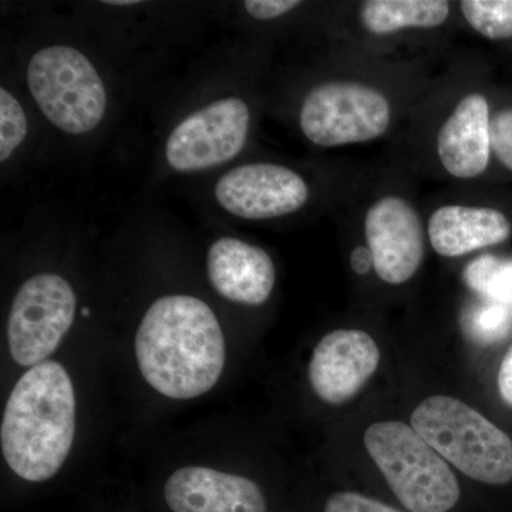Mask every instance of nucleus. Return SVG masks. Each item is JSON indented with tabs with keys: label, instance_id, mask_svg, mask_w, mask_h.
Instances as JSON below:
<instances>
[{
	"label": "nucleus",
	"instance_id": "f257e3e1",
	"mask_svg": "<svg viewBox=\"0 0 512 512\" xmlns=\"http://www.w3.org/2000/svg\"><path fill=\"white\" fill-rule=\"evenodd\" d=\"M136 357L146 382L165 397L210 392L225 366V339L207 303L188 295L157 299L141 320Z\"/></svg>",
	"mask_w": 512,
	"mask_h": 512
},
{
	"label": "nucleus",
	"instance_id": "f03ea898",
	"mask_svg": "<svg viewBox=\"0 0 512 512\" xmlns=\"http://www.w3.org/2000/svg\"><path fill=\"white\" fill-rule=\"evenodd\" d=\"M76 434L72 379L60 363L30 367L13 387L0 444L6 464L30 483L50 480L69 457Z\"/></svg>",
	"mask_w": 512,
	"mask_h": 512
},
{
	"label": "nucleus",
	"instance_id": "7ed1b4c3",
	"mask_svg": "<svg viewBox=\"0 0 512 512\" xmlns=\"http://www.w3.org/2000/svg\"><path fill=\"white\" fill-rule=\"evenodd\" d=\"M412 427L460 473L487 485L512 481V440L500 427L454 397H427L412 413Z\"/></svg>",
	"mask_w": 512,
	"mask_h": 512
},
{
	"label": "nucleus",
	"instance_id": "20e7f679",
	"mask_svg": "<svg viewBox=\"0 0 512 512\" xmlns=\"http://www.w3.org/2000/svg\"><path fill=\"white\" fill-rule=\"evenodd\" d=\"M363 441L404 511L456 510L461 501L460 481L412 426L402 421H377L367 427Z\"/></svg>",
	"mask_w": 512,
	"mask_h": 512
},
{
	"label": "nucleus",
	"instance_id": "39448f33",
	"mask_svg": "<svg viewBox=\"0 0 512 512\" xmlns=\"http://www.w3.org/2000/svg\"><path fill=\"white\" fill-rule=\"evenodd\" d=\"M28 84L50 123L69 134L99 126L106 114L107 93L93 63L69 46L39 50L28 64Z\"/></svg>",
	"mask_w": 512,
	"mask_h": 512
},
{
	"label": "nucleus",
	"instance_id": "423d86ee",
	"mask_svg": "<svg viewBox=\"0 0 512 512\" xmlns=\"http://www.w3.org/2000/svg\"><path fill=\"white\" fill-rule=\"evenodd\" d=\"M392 106L375 87L356 82L319 84L303 100L302 133L319 147L366 143L386 133Z\"/></svg>",
	"mask_w": 512,
	"mask_h": 512
},
{
	"label": "nucleus",
	"instance_id": "0eeeda50",
	"mask_svg": "<svg viewBox=\"0 0 512 512\" xmlns=\"http://www.w3.org/2000/svg\"><path fill=\"white\" fill-rule=\"evenodd\" d=\"M76 316V295L62 276L40 274L20 286L8 319V345L19 366L46 362Z\"/></svg>",
	"mask_w": 512,
	"mask_h": 512
},
{
	"label": "nucleus",
	"instance_id": "6e6552de",
	"mask_svg": "<svg viewBox=\"0 0 512 512\" xmlns=\"http://www.w3.org/2000/svg\"><path fill=\"white\" fill-rule=\"evenodd\" d=\"M249 120L248 104L238 97L217 100L195 111L168 137V165L180 173H191L227 163L244 148Z\"/></svg>",
	"mask_w": 512,
	"mask_h": 512
},
{
	"label": "nucleus",
	"instance_id": "1a4fd4ad",
	"mask_svg": "<svg viewBox=\"0 0 512 512\" xmlns=\"http://www.w3.org/2000/svg\"><path fill=\"white\" fill-rule=\"evenodd\" d=\"M365 238L380 281L403 285L419 272L426 251L419 212L397 195L380 198L366 212Z\"/></svg>",
	"mask_w": 512,
	"mask_h": 512
},
{
	"label": "nucleus",
	"instance_id": "9d476101",
	"mask_svg": "<svg viewBox=\"0 0 512 512\" xmlns=\"http://www.w3.org/2000/svg\"><path fill=\"white\" fill-rule=\"evenodd\" d=\"M218 204L235 217L271 220L301 210L309 187L284 165L258 163L232 168L215 185Z\"/></svg>",
	"mask_w": 512,
	"mask_h": 512
},
{
	"label": "nucleus",
	"instance_id": "9b49d317",
	"mask_svg": "<svg viewBox=\"0 0 512 512\" xmlns=\"http://www.w3.org/2000/svg\"><path fill=\"white\" fill-rule=\"evenodd\" d=\"M376 340L359 329H338L320 339L309 363V382L322 402L343 404L360 392L379 367Z\"/></svg>",
	"mask_w": 512,
	"mask_h": 512
},
{
	"label": "nucleus",
	"instance_id": "f8f14e48",
	"mask_svg": "<svg viewBox=\"0 0 512 512\" xmlns=\"http://www.w3.org/2000/svg\"><path fill=\"white\" fill-rule=\"evenodd\" d=\"M173 512H268L259 485L247 477L208 467H183L164 485Z\"/></svg>",
	"mask_w": 512,
	"mask_h": 512
},
{
	"label": "nucleus",
	"instance_id": "ddd939ff",
	"mask_svg": "<svg viewBox=\"0 0 512 512\" xmlns=\"http://www.w3.org/2000/svg\"><path fill=\"white\" fill-rule=\"evenodd\" d=\"M207 269L215 291L239 305H262L274 291L276 271L271 256L241 239H217L208 251Z\"/></svg>",
	"mask_w": 512,
	"mask_h": 512
},
{
	"label": "nucleus",
	"instance_id": "4468645a",
	"mask_svg": "<svg viewBox=\"0 0 512 512\" xmlns=\"http://www.w3.org/2000/svg\"><path fill=\"white\" fill-rule=\"evenodd\" d=\"M490 106L483 94H467L458 101L437 136V153L444 170L458 180H471L490 163Z\"/></svg>",
	"mask_w": 512,
	"mask_h": 512
},
{
	"label": "nucleus",
	"instance_id": "2eb2a0df",
	"mask_svg": "<svg viewBox=\"0 0 512 512\" xmlns=\"http://www.w3.org/2000/svg\"><path fill=\"white\" fill-rule=\"evenodd\" d=\"M510 235V220L494 208L444 205L433 212L429 221L431 247L444 258L494 247Z\"/></svg>",
	"mask_w": 512,
	"mask_h": 512
},
{
	"label": "nucleus",
	"instance_id": "dca6fc26",
	"mask_svg": "<svg viewBox=\"0 0 512 512\" xmlns=\"http://www.w3.org/2000/svg\"><path fill=\"white\" fill-rule=\"evenodd\" d=\"M450 16L446 0H370L360 9V23L376 36L393 35L404 29H431Z\"/></svg>",
	"mask_w": 512,
	"mask_h": 512
},
{
	"label": "nucleus",
	"instance_id": "f3484780",
	"mask_svg": "<svg viewBox=\"0 0 512 512\" xmlns=\"http://www.w3.org/2000/svg\"><path fill=\"white\" fill-rule=\"evenodd\" d=\"M460 9L468 25L481 36L512 39V0H464Z\"/></svg>",
	"mask_w": 512,
	"mask_h": 512
},
{
	"label": "nucleus",
	"instance_id": "a211bd4d",
	"mask_svg": "<svg viewBox=\"0 0 512 512\" xmlns=\"http://www.w3.org/2000/svg\"><path fill=\"white\" fill-rule=\"evenodd\" d=\"M468 282L493 302L512 306V262L484 258L471 266Z\"/></svg>",
	"mask_w": 512,
	"mask_h": 512
},
{
	"label": "nucleus",
	"instance_id": "6ab92c4d",
	"mask_svg": "<svg viewBox=\"0 0 512 512\" xmlns=\"http://www.w3.org/2000/svg\"><path fill=\"white\" fill-rule=\"evenodd\" d=\"M512 330V306L491 302L471 313L467 332L476 342L495 343L510 335Z\"/></svg>",
	"mask_w": 512,
	"mask_h": 512
},
{
	"label": "nucleus",
	"instance_id": "aec40b11",
	"mask_svg": "<svg viewBox=\"0 0 512 512\" xmlns=\"http://www.w3.org/2000/svg\"><path fill=\"white\" fill-rule=\"evenodd\" d=\"M28 136V119L16 97L0 89V161L5 163Z\"/></svg>",
	"mask_w": 512,
	"mask_h": 512
},
{
	"label": "nucleus",
	"instance_id": "412c9836",
	"mask_svg": "<svg viewBox=\"0 0 512 512\" xmlns=\"http://www.w3.org/2000/svg\"><path fill=\"white\" fill-rule=\"evenodd\" d=\"M323 512H407L384 503L379 498L357 493V491H338L326 500Z\"/></svg>",
	"mask_w": 512,
	"mask_h": 512
},
{
	"label": "nucleus",
	"instance_id": "4be33fe9",
	"mask_svg": "<svg viewBox=\"0 0 512 512\" xmlns=\"http://www.w3.org/2000/svg\"><path fill=\"white\" fill-rule=\"evenodd\" d=\"M491 151L512 171V109L495 113L490 123Z\"/></svg>",
	"mask_w": 512,
	"mask_h": 512
},
{
	"label": "nucleus",
	"instance_id": "5701e85b",
	"mask_svg": "<svg viewBox=\"0 0 512 512\" xmlns=\"http://www.w3.org/2000/svg\"><path fill=\"white\" fill-rule=\"evenodd\" d=\"M245 10L254 19L272 20L281 18L286 13L301 6L298 0H247Z\"/></svg>",
	"mask_w": 512,
	"mask_h": 512
},
{
	"label": "nucleus",
	"instance_id": "b1692460",
	"mask_svg": "<svg viewBox=\"0 0 512 512\" xmlns=\"http://www.w3.org/2000/svg\"><path fill=\"white\" fill-rule=\"evenodd\" d=\"M498 390L508 406L512 407V346L505 353L498 372Z\"/></svg>",
	"mask_w": 512,
	"mask_h": 512
},
{
	"label": "nucleus",
	"instance_id": "393cba45",
	"mask_svg": "<svg viewBox=\"0 0 512 512\" xmlns=\"http://www.w3.org/2000/svg\"><path fill=\"white\" fill-rule=\"evenodd\" d=\"M107 5H116V6H130V5H136L138 2H134V0H116V2H113V0H110V2H106Z\"/></svg>",
	"mask_w": 512,
	"mask_h": 512
}]
</instances>
